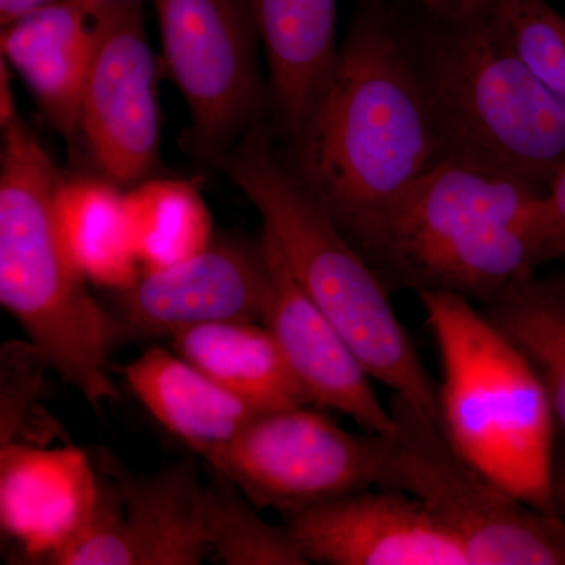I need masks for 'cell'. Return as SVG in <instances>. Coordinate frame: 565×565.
Segmentation results:
<instances>
[{
    "label": "cell",
    "mask_w": 565,
    "mask_h": 565,
    "mask_svg": "<svg viewBox=\"0 0 565 565\" xmlns=\"http://www.w3.org/2000/svg\"><path fill=\"white\" fill-rule=\"evenodd\" d=\"M280 152L352 243L444 161L394 3L360 0L326 88Z\"/></svg>",
    "instance_id": "6da1fadb"
},
{
    "label": "cell",
    "mask_w": 565,
    "mask_h": 565,
    "mask_svg": "<svg viewBox=\"0 0 565 565\" xmlns=\"http://www.w3.org/2000/svg\"><path fill=\"white\" fill-rule=\"evenodd\" d=\"M353 244L388 289L492 303L545 264V192L444 159Z\"/></svg>",
    "instance_id": "7a4b0ae2"
},
{
    "label": "cell",
    "mask_w": 565,
    "mask_h": 565,
    "mask_svg": "<svg viewBox=\"0 0 565 565\" xmlns=\"http://www.w3.org/2000/svg\"><path fill=\"white\" fill-rule=\"evenodd\" d=\"M396 7L444 159L546 192L565 162V104L520 57L494 2L455 18Z\"/></svg>",
    "instance_id": "3957f363"
},
{
    "label": "cell",
    "mask_w": 565,
    "mask_h": 565,
    "mask_svg": "<svg viewBox=\"0 0 565 565\" xmlns=\"http://www.w3.org/2000/svg\"><path fill=\"white\" fill-rule=\"evenodd\" d=\"M262 215L294 278L343 334L374 381L440 426L438 384L390 302L384 280L282 159L269 122L237 141L221 167Z\"/></svg>",
    "instance_id": "277c9868"
},
{
    "label": "cell",
    "mask_w": 565,
    "mask_h": 565,
    "mask_svg": "<svg viewBox=\"0 0 565 565\" xmlns=\"http://www.w3.org/2000/svg\"><path fill=\"white\" fill-rule=\"evenodd\" d=\"M62 180L50 152L21 120L2 125L0 150V302L51 367L95 408L118 399L109 352L114 321L93 299L55 222Z\"/></svg>",
    "instance_id": "5b68a950"
},
{
    "label": "cell",
    "mask_w": 565,
    "mask_h": 565,
    "mask_svg": "<svg viewBox=\"0 0 565 565\" xmlns=\"http://www.w3.org/2000/svg\"><path fill=\"white\" fill-rule=\"evenodd\" d=\"M416 296L444 367L441 430L505 492L561 519L552 493L556 419L534 367L471 300L441 291Z\"/></svg>",
    "instance_id": "8992f818"
},
{
    "label": "cell",
    "mask_w": 565,
    "mask_h": 565,
    "mask_svg": "<svg viewBox=\"0 0 565 565\" xmlns=\"http://www.w3.org/2000/svg\"><path fill=\"white\" fill-rule=\"evenodd\" d=\"M379 487L412 494L459 542L471 565H565V523L482 473L437 422L401 394L390 401Z\"/></svg>",
    "instance_id": "52a82bcc"
},
{
    "label": "cell",
    "mask_w": 565,
    "mask_h": 565,
    "mask_svg": "<svg viewBox=\"0 0 565 565\" xmlns=\"http://www.w3.org/2000/svg\"><path fill=\"white\" fill-rule=\"evenodd\" d=\"M163 62L191 114L185 147L221 167L245 134L270 120L269 84L247 0H152Z\"/></svg>",
    "instance_id": "ba28073f"
},
{
    "label": "cell",
    "mask_w": 565,
    "mask_h": 565,
    "mask_svg": "<svg viewBox=\"0 0 565 565\" xmlns=\"http://www.w3.org/2000/svg\"><path fill=\"white\" fill-rule=\"evenodd\" d=\"M382 434H353L308 405L253 418L206 463L281 515L379 487Z\"/></svg>",
    "instance_id": "9c48e42d"
},
{
    "label": "cell",
    "mask_w": 565,
    "mask_h": 565,
    "mask_svg": "<svg viewBox=\"0 0 565 565\" xmlns=\"http://www.w3.org/2000/svg\"><path fill=\"white\" fill-rule=\"evenodd\" d=\"M79 137L99 174L120 188L148 180L159 166L158 65L143 0H118L111 11L82 93Z\"/></svg>",
    "instance_id": "30bf717a"
},
{
    "label": "cell",
    "mask_w": 565,
    "mask_h": 565,
    "mask_svg": "<svg viewBox=\"0 0 565 565\" xmlns=\"http://www.w3.org/2000/svg\"><path fill=\"white\" fill-rule=\"evenodd\" d=\"M281 516L310 564L471 565L459 542L416 498L388 487Z\"/></svg>",
    "instance_id": "8fae6325"
},
{
    "label": "cell",
    "mask_w": 565,
    "mask_h": 565,
    "mask_svg": "<svg viewBox=\"0 0 565 565\" xmlns=\"http://www.w3.org/2000/svg\"><path fill=\"white\" fill-rule=\"evenodd\" d=\"M110 313L117 343L217 322H262L267 273L259 243L211 244L177 266L141 274Z\"/></svg>",
    "instance_id": "7c38bea8"
},
{
    "label": "cell",
    "mask_w": 565,
    "mask_h": 565,
    "mask_svg": "<svg viewBox=\"0 0 565 565\" xmlns=\"http://www.w3.org/2000/svg\"><path fill=\"white\" fill-rule=\"evenodd\" d=\"M259 248L267 273L262 323L311 404L348 415L364 433H390L392 414L375 394L373 377L294 278L280 248L264 230Z\"/></svg>",
    "instance_id": "4fadbf2b"
},
{
    "label": "cell",
    "mask_w": 565,
    "mask_h": 565,
    "mask_svg": "<svg viewBox=\"0 0 565 565\" xmlns=\"http://www.w3.org/2000/svg\"><path fill=\"white\" fill-rule=\"evenodd\" d=\"M0 525L29 563L51 564L90 519L99 493L92 456L76 446L0 445Z\"/></svg>",
    "instance_id": "5bb4252c"
},
{
    "label": "cell",
    "mask_w": 565,
    "mask_h": 565,
    "mask_svg": "<svg viewBox=\"0 0 565 565\" xmlns=\"http://www.w3.org/2000/svg\"><path fill=\"white\" fill-rule=\"evenodd\" d=\"M118 0H65L2 25V58L70 143L79 139L82 93Z\"/></svg>",
    "instance_id": "9a60e30c"
},
{
    "label": "cell",
    "mask_w": 565,
    "mask_h": 565,
    "mask_svg": "<svg viewBox=\"0 0 565 565\" xmlns=\"http://www.w3.org/2000/svg\"><path fill=\"white\" fill-rule=\"evenodd\" d=\"M99 473L117 487L136 565H199L211 556L204 482L193 460L136 473L106 448L93 449Z\"/></svg>",
    "instance_id": "2e32d148"
},
{
    "label": "cell",
    "mask_w": 565,
    "mask_h": 565,
    "mask_svg": "<svg viewBox=\"0 0 565 565\" xmlns=\"http://www.w3.org/2000/svg\"><path fill=\"white\" fill-rule=\"evenodd\" d=\"M267 62L269 125L278 141L302 126L338 57V0H247Z\"/></svg>",
    "instance_id": "e0dca14e"
},
{
    "label": "cell",
    "mask_w": 565,
    "mask_h": 565,
    "mask_svg": "<svg viewBox=\"0 0 565 565\" xmlns=\"http://www.w3.org/2000/svg\"><path fill=\"white\" fill-rule=\"evenodd\" d=\"M125 377L145 408L204 460L266 414L166 349L145 352L125 367Z\"/></svg>",
    "instance_id": "ac0fdd59"
},
{
    "label": "cell",
    "mask_w": 565,
    "mask_h": 565,
    "mask_svg": "<svg viewBox=\"0 0 565 565\" xmlns=\"http://www.w3.org/2000/svg\"><path fill=\"white\" fill-rule=\"evenodd\" d=\"M174 352L259 412L310 405L266 327L217 322L173 334Z\"/></svg>",
    "instance_id": "d6986e66"
},
{
    "label": "cell",
    "mask_w": 565,
    "mask_h": 565,
    "mask_svg": "<svg viewBox=\"0 0 565 565\" xmlns=\"http://www.w3.org/2000/svg\"><path fill=\"white\" fill-rule=\"evenodd\" d=\"M54 212L63 244L88 281L125 291L139 280L120 185L104 177H62Z\"/></svg>",
    "instance_id": "ffe728a7"
},
{
    "label": "cell",
    "mask_w": 565,
    "mask_h": 565,
    "mask_svg": "<svg viewBox=\"0 0 565 565\" xmlns=\"http://www.w3.org/2000/svg\"><path fill=\"white\" fill-rule=\"evenodd\" d=\"M126 221L141 274L177 266L212 244V218L184 180L148 178L125 192Z\"/></svg>",
    "instance_id": "44dd1931"
},
{
    "label": "cell",
    "mask_w": 565,
    "mask_h": 565,
    "mask_svg": "<svg viewBox=\"0 0 565 565\" xmlns=\"http://www.w3.org/2000/svg\"><path fill=\"white\" fill-rule=\"evenodd\" d=\"M486 307L487 318L526 356L544 384L565 441V274L534 275Z\"/></svg>",
    "instance_id": "7402d4cb"
},
{
    "label": "cell",
    "mask_w": 565,
    "mask_h": 565,
    "mask_svg": "<svg viewBox=\"0 0 565 565\" xmlns=\"http://www.w3.org/2000/svg\"><path fill=\"white\" fill-rule=\"evenodd\" d=\"M204 525L211 556L225 565H308L285 526L258 515L236 486L207 465Z\"/></svg>",
    "instance_id": "603a6c76"
},
{
    "label": "cell",
    "mask_w": 565,
    "mask_h": 565,
    "mask_svg": "<svg viewBox=\"0 0 565 565\" xmlns=\"http://www.w3.org/2000/svg\"><path fill=\"white\" fill-rule=\"evenodd\" d=\"M494 6L520 57L565 104V17L546 0H494Z\"/></svg>",
    "instance_id": "cb8c5ba5"
},
{
    "label": "cell",
    "mask_w": 565,
    "mask_h": 565,
    "mask_svg": "<svg viewBox=\"0 0 565 565\" xmlns=\"http://www.w3.org/2000/svg\"><path fill=\"white\" fill-rule=\"evenodd\" d=\"M51 564L136 565L126 531L121 498L106 475L99 473L98 500L90 519Z\"/></svg>",
    "instance_id": "d4e9b609"
},
{
    "label": "cell",
    "mask_w": 565,
    "mask_h": 565,
    "mask_svg": "<svg viewBox=\"0 0 565 565\" xmlns=\"http://www.w3.org/2000/svg\"><path fill=\"white\" fill-rule=\"evenodd\" d=\"M50 360L39 345L10 341L0 353V445L20 438V429L35 407Z\"/></svg>",
    "instance_id": "484cf974"
},
{
    "label": "cell",
    "mask_w": 565,
    "mask_h": 565,
    "mask_svg": "<svg viewBox=\"0 0 565 565\" xmlns=\"http://www.w3.org/2000/svg\"><path fill=\"white\" fill-rule=\"evenodd\" d=\"M545 263L565 256V162L545 192Z\"/></svg>",
    "instance_id": "4316f807"
},
{
    "label": "cell",
    "mask_w": 565,
    "mask_h": 565,
    "mask_svg": "<svg viewBox=\"0 0 565 565\" xmlns=\"http://www.w3.org/2000/svg\"><path fill=\"white\" fill-rule=\"evenodd\" d=\"M404 9L429 17L455 18L475 13L489 7L494 0H388Z\"/></svg>",
    "instance_id": "83f0119b"
},
{
    "label": "cell",
    "mask_w": 565,
    "mask_h": 565,
    "mask_svg": "<svg viewBox=\"0 0 565 565\" xmlns=\"http://www.w3.org/2000/svg\"><path fill=\"white\" fill-rule=\"evenodd\" d=\"M61 2H65V0H0V24H9L32 11Z\"/></svg>",
    "instance_id": "f1b7e54d"
},
{
    "label": "cell",
    "mask_w": 565,
    "mask_h": 565,
    "mask_svg": "<svg viewBox=\"0 0 565 565\" xmlns=\"http://www.w3.org/2000/svg\"><path fill=\"white\" fill-rule=\"evenodd\" d=\"M552 493L557 514L565 523V441L556 446L555 460H553Z\"/></svg>",
    "instance_id": "f546056e"
},
{
    "label": "cell",
    "mask_w": 565,
    "mask_h": 565,
    "mask_svg": "<svg viewBox=\"0 0 565 565\" xmlns=\"http://www.w3.org/2000/svg\"><path fill=\"white\" fill-rule=\"evenodd\" d=\"M9 70V63L0 58V125H6L18 115L13 90H11Z\"/></svg>",
    "instance_id": "4dcf8cb0"
}]
</instances>
